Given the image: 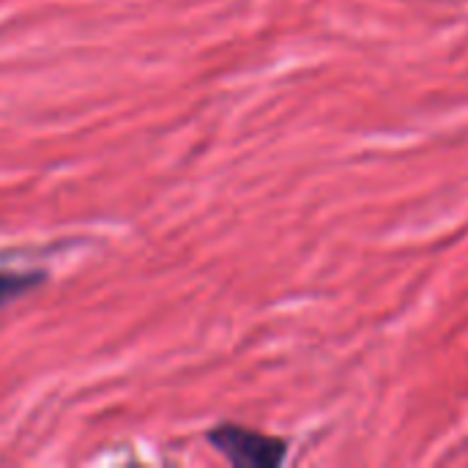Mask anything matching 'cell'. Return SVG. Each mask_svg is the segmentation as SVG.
Returning a JSON list of instances; mask_svg holds the SVG:
<instances>
[{
	"label": "cell",
	"mask_w": 468,
	"mask_h": 468,
	"mask_svg": "<svg viewBox=\"0 0 468 468\" xmlns=\"http://www.w3.org/2000/svg\"><path fill=\"white\" fill-rule=\"evenodd\" d=\"M211 447L239 468H280L288 458V441L236 422H222L208 431Z\"/></svg>",
	"instance_id": "obj_1"
},
{
	"label": "cell",
	"mask_w": 468,
	"mask_h": 468,
	"mask_svg": "<svg viewBox=\"0 0 468 468\" xmlns=\"http://www.w3.org/2000/svg\"><path fill=\"white\" fill-rule=\"evenodd\" d=\"M44 277L41 274H19V271H0V307H5L8 302L19 299L22 293H27L30 288H36Z\"/></svg>",
	"instance_id": "obj_2"
}]
</instances>
